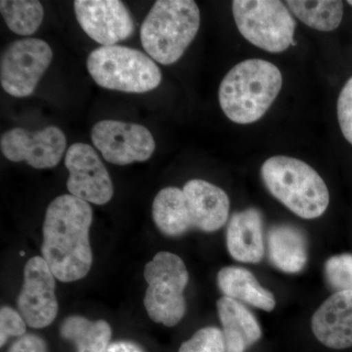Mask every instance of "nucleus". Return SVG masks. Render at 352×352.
Returning a JSON list of instances; mask_svg holds the SVG:
<instances>
[{
	"label": "nucleus",
	"mask_w": 352,
	"mask_h": 352,
	"mask_svg": "<svg viewBox=\"0 0 352 352\" xmlns=\"http://www.w3.org/2000/svg\"><path fill=\"white\" fill-rule=\"evenodd\" d=\"M92 208L71 194L51 201L44 217L43 258L55 278L64 283L88 274L94 256L89 242Z\"/></svg>",
	"instance_id": "obj_1"
},
{
	"label": "nucleus",
	"mask_w": 352,
	"mask_h": 352,
	"mask_svg": "<svg viewBox=\"0 0 352 352\" xmlns=\"http://www.w3.org/2000/svg\"><path fill=\"white\" fill-rule=\"evenodd\" d=\"M229 210L226 192L203 179L189 180L182 189H162L152 206L155 224L168 237H179L193 228L214 232L226 223Z\"/></svg>",
	"instance_id": "obj_2"
},
{
	"label": "nucleus",
	"mask_w": 352,
	"mask_h": 352,
	"mask_svg": "<svg viewBox=\"0 0 352 352\" xmlns=\"http://www.w3.org/2000/svg\"><path fill=\"white\" fill-rule=\"evenodd\" d=\"M283 85L281 71L263 59H248L234 66L220 83V108L231 122H258L276 100Z\"/></svg>",
	"instance_id": "obj_3"
},
{
	"label": "nucleus",
	"mask_w": 352,
	"mask_h": 352,
	"mask_svg": "<svg viewBox=\"0 0 352 352\" xmlns=\"http://www.w3.org/2000/svg\"><path fill=\"white\" fill-rule=\"evenodd\" d=\"M261 177L271 195L305 219L327 210L330 194L323 178L309 164L289 156H274L261 166Z\"/></svg>",
	"instance_id": "obj_4"
},
{
	"label": "nucleus",
	"mask_w": 352,
	"mask_h": 352,
	"mask_svg": "<svg viewBox=\"0 0 352 352\" xmlns=\"http://www.w3.org/2000/svg\"><path fill=\"white\" fill-rule=\"evenodd\" d=\"M200 25V9L193 0H157L141 25V43L154 61L171 65L184 54Z\"/></svg>",
	"instance_id": "obj_5"
},
{
	"label": "nucleus",
	"mask_w": 352,
	"mask_h": 352,
	"mask_svg": "<svg viewBox=\"0 0 352 352\" xmlns=\"http://www.w3.org/2000/svg\"><path fill=\"white\" fill-rule=\"evenodd\" d=\"M90 76L99 87L126 94H145L162 82L161 69L151 57L122 45L101 46L87 59Z\"/></svg>",
	"instance_id": "obj_6"
},
{
	"label": "nucleus",
	"mask_w": 352,
	"mask_h": 352,
	"mask_svg": "<svg viewBox=\"0 0 352 352\" xmlns=\"http://www.w3.org/2000/svg\"><path fill=\"white\" fill-rule=\"evenodd\" d=\"M144 278V305L151 320L166 327L177 325L186 312L184 291L189 273L184 261L171 252H157L146 264Z\"/></svg>",
	"instance_id": "obj_7"
},
{
	"label": "nucleus",
	"mask_w": 352,
	"mask_h": 352,
	"mask_svg": "<svg viewBox=\"0 0 352 352\" xmlns=\"http://www.w3.org/2000/svg\"><path fill=\"white\" fill-rule=\"evenodd\" d=\"M232 13L238 31L250 43L270 53L295 44L296 22L279 0H235Z\"/></svg>",
	"instance_id": "obj_8"
},
{
	"label": "nucleus",
	"mask_w": 352,
	"mask_h": 352,
	"mask_svg": "<svg viewBox=\"0 0 352 352\" xmlns=\"http://www.w3.org/2000/svg\"><path fill=\"white\" fill-rule=\"evenodd\" d=\"M53 59L50 44L28 38L14 41L2 51L0 83L4 91L16 98L34 94Z\"/></svg>",
	"instance_id": "obj_9"
},
{
	"label": "nucleus",
	"mask_w": 352,
	"mask_h": 352,
	"mask_svg": "<svg viewBox=\"0 0 352 352\" xmlns=\"http://www.w3.org/2000/svg\"><path fill=\"white\" fill-rule=\"evenodd\" d=\"M91 140L105 161L116 166L142 163L152 157L156 143L147 127L105 120L95 124Z\"/></svg>",
	"instance_id": "obj_10"
},
{
	"label": "nucleus",
	"mask_w": 352,
	"mask_h": 352,
	"mask_svg": "<svg viewBox=\"0 0 352 352\" xmlns=\"http://www.w3.org/2000/svg\"><path fill=\"white\" fill-rule=\"evenodd\" d=\"M66 148L64 132L52 126L38 131L16 127L4 132L0 138V149L7 160L14 163L25 162L36 170L56 166Z\"/></svg>",
	"instance_id": "obj_11"
},
{
	"label": "nucleus",
	"mask_w": 352,
	"mask_h": 352,
	"mask_svg": "<svg viewBox=\"0 0 352 352\" xmlns=\"http://www.w3.org/2000/svg\"><path fill=\"white\" fill-rule=\"evenodd\" d=\"M65 166L69 171L67 188L71 195L98 206L112 200V179L92 146L85 143L69 146Z\"/></svg>",
	"instance_id": "obj_12"
},
{
	"label": "nucleus",
	"mask_w": 352,
	"mask_h": 352,
	"mask_svg": "<svg viewBox=\"0 0 352 352\" xmlns=\"http://www.w3.org/2000/svg\"><path fill=\"white\" fill-rule=\"evenodd\" d=\"M55 279L43 256H34L25 263L24 284L18 296V309L30 327L45 328L56 318Z\"/></svg>",
	"instance_id": "obj_13"
},
{
	"label": "nucleus",
	"mask_w": 352,
	"mask_h": 352,
	"mask_svg": "<svg viewBox=\"0 0 352 352\" xmlns=\"http://www.w3.org/2000/svg\"><path fill=\"white\" fill-rule=\"evenodd\" d=\"M74 9L83 32L102 46L116 45L133 34V19L119 0H76Z\"/></svg>",
	"instance_id": "obj_14"
},
{
	"label": "nucleus",
	"mask_w": 352,
	"mask_h": 352,
	"mask_svg": "<svg viewBox=\"0 0 352 352\" xmlns=\"http://www.w3.org/2000/svg\"><path fill=\"white\" fill-rule=\"evenodd\" d=\"M311 329L325 346L352 347V292H337L322 303L312 316Z\"/></svg>",
	"instance_id": "obj_15"
},
{
	"label": "nucleus",
	"mask_w": 352,
	"mask_h": 352,
	"mask_svg": "<svg viewBox=\"0 0 352 352\" xmlns=\"http://www.w3.org/2000/svg\"><path fill=\"white\" fill-rule=\"evenodd\" d=\"M229 254L241 263H261L264 254L263 217L256 208L235 212L226 232Z\"/></svg>",
	"instance_id": "obj_16"
},
{
	"label": "nucleus",
	"mask_w": 352,
	"mask_h": 352,
	"mask_svg": "<svg viewBox=\"0 0 352 352\" xmlns=\"http://www.w3.org/2000/svg\"><path fill=\"white\" fill-rule=\"evenodd\" d=\"M217 307L226 352H245L261 339L263 332L258 320L242 302L223 296Z\"/></svg>",
	"instance_id": "obj_17"
},
{
	"label": "nucleus",
	"mask_w": 352,
	"mask_h": 352,
	"mask_svg": "<svg viewBox=\"0 0 352 352\" xmlns=\"http://www.w3.org/2000/svg\"><path fill=\"white\" fill-rule=\"evenodd\" d=\"M217 284L224 296L245 302L265 311L276 305L274 296L258 283L251 271L237 266H227L217 274Z\"/></svg>",
	"instance_id": "obj_18"
},
{
	"label": "nucleus",
	"mask_w": 352,
	"mask_h": 352,
	"mask_svg": "<svg viewBox=\"0 0 352 352\" xmlns=\"http://www.w3.org/2000/svg\"><path fill=\"white\" fill-rule=\"evenodd\" d=\"M268 254L273 265L286 273H298L307 263V243L305 235L291 226L270 229L267 237Z\"/></svg>",
	"instance_id": "obj_19"
},
{
	"label": "nucleus",
	"mask_w": 352,
	"mask_h": 352,
	"mask_svg": "<svg viewBox=\"0 0 352 352\" xmlns=\"http://www.w3.org/2000/svg\"><path fill=\"white\" fill-rule=\"evenodd\" d=\"M60 333L75 344L78 352H105L112 339V329L107 321H91L78 315L65 319Z\"/></svg>",
	"instance_id": "obj_20"
},
{
	"label": "nucleus",
	"mask_w": 352,
	"mask_h": 352,
	"mask_svg": "<svg viewBox=\"0 0 352 352\" xmlns=\"http://www.w3.org/2000/svg\"><path fill=\"white\" fill-rule=\"evenodd\" d=\"M287 7L303 24L320 32L335 31L344 17V2L340 0H289Z\"/></svg>",
	"instance_id": "obj_21"
},
{
	"label": "nucleus",
	"mask_w": 352,
	"mask_h": 352,
	"mask_svg": "<svg viewBox=\"0 0 352 352\" xmlns=\"http://www.w3.org/2000/svg\"><path fill=\"white\" fill-rule=\"evenodd\" d=\"M0 13L10 31L19 36H32L44 17L43 4L38 0H1Z\"/></svg>",
	"instance_id": "obj_22"
},
{
	"label": "nucleus",
	"mask_w": 352,
	"mask_h": 352,
	"mask_svg": "<svg viewBox=\"0 0 352 352\" xmlns=\"http://www.w3.org/2000/svg\"><path fill=\"white\" fill-rule=\"evenodd\" d=\"M329 285L337 292H352V254L333 256L325 263Z\"/></svg>",
	"instance_id": "obj_23"
},
{
	"label": "nucleus",
	"mask_w": 352,
	"mask_h": 352,
	"mask_svg": "<svg viewBox=\"0 0 352 352\" xmlns=\"http://www.w3.org/2000/svg\"><path fill=\"white\" fill-rule=\"evenodd\" d=\"M178 352H226L223 333L217 327L201 328L183 342Z\"/></svg>",
	"instance_id": "obj_24"
},
{
	"label": "nucleus",
	"mask_w": 352,
	"mask_h": 352,
	"mask_svg": "<svg viewBox=\"0 0 352 352\" xmlns=\"http://www.w3.org/2000/svg\"><path fill=\"white\" fill-rule=\"evenodd\" d=\"M27 332V323L19 312L8 307L0 310V346L13 337H23Z\"/></svg>",
	"instance_id": "obj_25"
},
{
	"label": "nucleus",
	"mask_w": 352,
	"mask_h": 352,
	"mask_svg": "<svg viewBox=\"0 0 352 352\" xmlns=\"http://www.w3.org/2000/svg\"><path fill=\"white\" fill-rule=\"evenodd\" d=\"M337 113L340 131L347 142L352 145V76L340 90Z\"/></svg>",
	"instance_id": "obj_26"
},
{
	"label": "nucleus",
	"mask_w": 352,
	"mask_h": 352,
	"mask_svg": "<svg viewBox=\"0 0 352 352\" xmlns=\"http://www.w3.org/2000/svg\"><path fill=\"white\" fill-rule=\"evenodd\" d=\"M7 352H48L45 340L34 333H25L15 340Z\"/></svg>",
	"instance_id": "obj_27"
},
{
	"label": "nucleus",
	"mask_w": 352,
	"mask_h": 352,
	"mask_svg": "<svg viewBox=\"0 0 352 352\" xmlns=\"http://www.w3.org/2000/svg\"><path fill=\"white\" fill-rule=\"evenodd\" d=\"M105 352H144L138 344L126 340L112 342Z\"/></svg>",
	"instance_id": "obj_28"
},
{
	"label": "nucleus",
	"mask_w": 352,
	"mask_h": 352,
	"mask_svg": "<svg viewBox=\"0 0 352 352\" xmlns=\"http://www.w3.org/2000/svg\"><path fill=\"white\" fill-rule=\"evenodd\" d=\"M347 3H349V6H352V0H349V1H347Z\"/></svg>",
	"instance_id": "obj_29"
}]
</instances>
